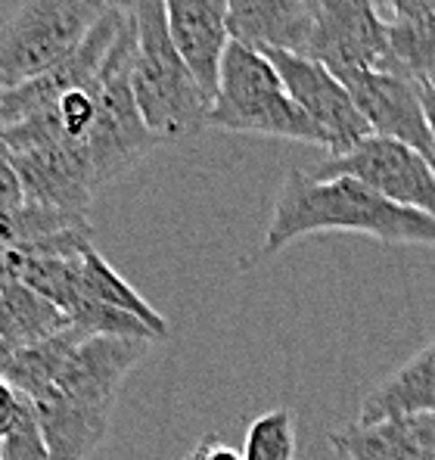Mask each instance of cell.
I'll list each match as a JSON object with an SVG mask.
<instances>
[{"label":"cell","instance_id":"cell-1","mask_svg":"<svg viewBox=\"0 0 435 460\" xmlns=\"http://www.w3.org/2000/svg\"><path fill=\"white\" fill-rule=\"evenodd\" d=\"M324 230H349L392 246H435V218L430 215L398 206L355 178H315L305 168H292L277 190L271 225L249 265Z\"/></svg>","mask_w":435,"mask_h":460},{"label":"cell","instance_id":"cell-2","mask_svg":"<svg viewBox=\"0 0 435 460\" xmlns=\"http://www.w3.org/2000/svg\"><path fill=\"white\" fill-rule=\"evenodd\" d=\"M146 340L87 336L59 376L29 398L38 411L50 460H87L109 432V417L125 376L149 351Z\"/></svg>","mask_w":435,"mask_h":460},{"label":"cell","instance_id":"cell-3","mask_svg":"<svg viewBox=\"0 0 435 460\" xmlns=\"http://www.w3.org/2000/svg\"><path fill=\"white\" fill-rule=\"evenodd\" d=\"M134 97L149 131L165 140H183L209 128L212 97L183 63L168 31L162 0H134Z\"/></svg>","mask_w":435,"mask_h":460},{"label":"cell","instance_id":"cell-4","mask_svg":"<svg viewBox=\"0 0 435 460\" xmlns=\"http://www.w3.org/2000/svg\"><path fill=\"white\" fill-rule=\"evenodd\" d=\"M209 128L302 140V144H315L326 150L321 128L289 97L274 63L240 40H230L227 53H224Z\"/></svg>","mask_w":435,"mask_h":460},{"label":"cell","instance_id":"cell-5","mask_svg":"<svg viewBox=\"0 0 435 460\" xmlns=\"http://www.w3.org/2000/svg\"><path fill=\"white\" fill-rule=\"evenodd\" d=\"M106 10L103 0H22L0 25V87L13 91L66 63Z\"/></svg>","mask_w":435,"mask_h":460},{"label":"cell","instance_id":"cell-6","mask_svg":"<svg viewBox=\"0 0 435 460\" xmlns=\"http://www.w3.org/2000/svg\"><path fill=\"white\" fill-rule=\"evenodd\" d=\"M134 47H138V25H134L131 4V13L97 78V115H93L87 150H91L100 187L119 181L153 146H159V137L146 128L134 97Z\"/></svg>","mask_w":435,"mask_h":460},{"label":"cell","instance_id":"cell-7","mask_svg":"<svg viewBox=\"0 0 435 460\" xmlns=\"http://www.w3.org/2000/svg\"><path fill=\"white\" fill-rule=\"evenodd\" d=\"M308 59L326 66L339 81L355 72H395L389 22L377 0H308Z\"/></svg>","mask_w":435,"mask_h":460},{"label":"cell","instance_id":"cell-8","mask_svg":"<svg viewBox=\"0 0 435 460\" xmlns=\"http://www.w3.org/2000/svg\"><path fill=\"white\" fill-rule=\"evenodd\" d=\"M315 178H355L386 199L435 218V168L417 150L386 137H367L355 150L326 155L311 168Z\"/></svg>","mask_w":435,"mask_h":460},{"label":"cell","instance_id":"cell-9","mask_svg":"<svg viewBox=\"0 0 435 460\" xmlns=\"http://www.w3.org/2000/svg\"><path fill=\"white\" fill-rule=\"evenodd\" d=\"M264 57L274 63L289 97L321 128V134L326 137V155H342L355 150L358 144H364L367 137H373L370 125L355 106L349 87L326 66L287 50H264Z\"/></svg>","mask_w":435,"mask_h":460},{"label":"cell","instance_id":"cell-10","mask_svg":"<svg viewBox=\"0 0 435 460\" xmlns=\"http://www.w3.org/2000/svg\"><path fill=\"white\" fill-rule=\"evenodd\" d=\"M377 137L398 140L435 168V137L423 103V81L398 72H355L342 78Z\"/></svg>","mask_w":435,"mask_h":460},{"label":"cell","instance_id":"cell-11","mask_svg":"<svg viewBox=\"0 0 435 460\" xmlns=\"http://www.w3.org/2000/svg\"><path fill=\"white\" fill-rule=\"evenodd\" d=\"M10 159L19 174V184H22L25 202H38V206L87 218L93 193L100 190L87 144L53 140V144L10 153Z\"/></svg>","mask_w":435,"mask_h":460},{"label":"cell","instance_id":"cell-12","mask_svg":"<svg viewBox=\"0 0 435 460\" xmlns=\"http://www.w3.org/2000/svg\"><path fill=\"white\" fill-rule=\"evenodd\" d=\"M172 40L190 72L212 97L230 47V0H162Z\"/></svg>","mask_w":435,"mask_h":460},{"label":"cell","instance_id":"cell-13","mask_svg":"<svg viewBox=\"0 0 435 460\" xmlns=\"http://www.w3.org/2000/svg\"><path fill=\"white\" fill-rule=\"evenodd\" d=\"M230 40L253 50L305 57L311 40L308 0H230Z\"/></svg>","mask_w":435,"mask_h":460},{"label":"cell","instance_id":"cell-14","mask_svg":"<svg viewBox=\"0 0 435 460\" xmlns=\"http://www.w3.org/2000/svg\"><path fill=\"white\" fill-rule=\"evenodd\" d=\"M330 445L349 460H435V414L383 423H349L330 432Z\"/></svg>","mask_w":435,"mask_h":460},{"label":"cell","instance_id":"cell-15","mask_svg":"<svg viewBox=\"0 0 435 460\" xmlns=\"http://www.w3.org/2000/svg\"><path fill=\"white\" fill-rule=\"evenodd\" d=\"M435 414V340L364 395L358 423Z\"/></svg>","mask_w":435,"mask_h":460},{"label":"cell","instance_id":"cell-16","mask_svg":"<svg viewBox=\"0 0 435 460\" xmlns=\"http://www.w3.org/2000/svg\"><path fill=\"white\" fill-rule=\"evenodd\" d=\"M87 340V333L81 327H66L59 333L47 336L35 345H25L13 355L10 367H6L4 380L25 398H38L53 380L59 376V370L66 367V361L72 358V351Z\"/></svg>","mask_w":435,"mask_h":460},{"label":"cell","instance_id":"cell-17","mask_svg":"<svg viewBox=\"0 0 435 460\" xmlns=\"http://www.w3.org/2000/svg\"><path fill=\"white\" fill-rule=\"evenodd\" d=\"M78 274H81V296L84 302H97V305H109V308H119V311H128L134 314L138 321H144L155 336H165L168 333V323L165 317L159 314L125 277L119 274L97 249H87L81 255V265H78Z\"/></svg>","mask_w":435,"mask_h":460},{"label":"cell","instance_id":"cell-18","mask_svg":"<svg viewBox=\"0 0 435 460\" xmlns=\"http://www.w3.org/2000/svg\"><path fill=\"white\" fill-rule=\"evenodd\" d=\"M66 327H72L69 314L47 302L44 296H38L35 289L10 287L6 293H0V336L16 351Z\"/></svg>","mask_w":435,"mask_h":460},{"label":"cell","instance_id":"cell-19","mask_svg":"<svg viewBox=\"0 0 435 460\" xmlns=\"http://www.w3.org/2000/svg\"><path fill=\"white\" fill-rule=\"evenodd\" d=\"M87 218L81 215L59 212V208H47L38 202H19L10 212H0V252H13V249L38 246V243L59 236L66 230L84 227Z\"/></svg>","mask_w":435,"mask_h":460},{"label":"cell","instance_id":"cell-20","mask_svg":"<svg viewBox=\"0 0 435 460\" xmlns=\"http://www.w3.org/2000/svg\"><path fill=\"white\" fill-rule=\"evenodd\" d=\"M389 47L398 75L430 81L435 75V6L389 22Z\"/></svg>","mask_w":435,"mask_h":460},{"label":"cell","instance_id":"cell-21","mask_svg":"<svg viewBox=\"0 0 435 460\" xmlns=\"http://www.w3.org/2000/svg\"><path fill=\"white\" fill-rule=\"evenodd\" d=\"M246 460H292L296 457V423L287 408H274L255 417L243 438Z\"/></svg>","mask_w":435,"mask_h":460},{"label":"cell","instance_id":"cell-22","mask_svg":"<svg viewBox=\"0 0 435 460\" xmlns=\"http://www.w3.org/2000/svg\"><path fill=\"white\" fill-rule=\"evenodd\" d=\"M4 460H50V448H47L38 411L29 398H25L16 426H13L10 436L4 438Z\"/></svg>","mask_w":435,"mask_h":460},{"label":"cell","instance_id":"cell-23","mask_svg":"<svg viewBox=\"0 0 435 460\" xmlns=\"http://www.w3.org/2000/svg\"><path fill=\"white\" fill-rule=\"evenodd\" d=\"M19 202H25L22 184H19V174H16V168H13L10 150H6L4 140H0V212H10Z\"/></svg>","mask_w":435,"mask_h":460},{"label":"cell","instance_id":"cell-24","mask_svg":"<svg viewBox=\"0 0 435 460\" xmlns=\"http://www.w3.org/2000/svg\"><path fill=\"white\" fill-rule=\"evenodd\" d=\"M22 404H25V395H19V392L0 376V442H4L13 426H16L19 414H22Z\"/></svg>","mask_w":435,"mask_h":460},{"label":"cell","instance_id":"cell-25","mask_svg":"<svg viewBox=\"0 0 435 460\" xmlns=\"http://www.w3.org/2000/svg\"><path fill=\"white\" fill-rule=\"evenodd\" d=\"M435 0H377V10L383 13L386 22H395V19L420 16V13L432 10Z\"/></svg>","mask_w":435,"mask_h":460},{"label":"cell","instance_id":"cell-26","mask_svg":"<svg viewBox=\"0 0 435 460\" xmlns=\"http://www.w3.org/2000/svg\"><path fill=\"white\" fill-rule=\"evenodd\" d=\"M193 460H246L243 451H236L234 445L218 442V438H206L200 442V448L193 451Z\"/></svg>","mask_w":435,"mask_h":460},{"label":"cell","instance_id":"cell-27","mask_svg":"<svg viewBox=\"0 0 435 460\" xmlns=\"http://www.w3.org/2000/svg\"><path fill=\"white\" fill-rule=\"evenodd\" d=\"M423 103H426V115H430V128H432V137H435V91L430 81H423Z\"/></svg>","mask_w":435,"mask_h":460},{"label":"cell","instance_id":"cell-28","mask_svg":"<svg viewBox=\"0 0 435 460\" xmlns=\"http://www.w3.org/2000/svg\"><path fill=\"white\" fill-rule=\"evenodd\" d=\"M13 355H16V349H13L10 342L0 336V376L6 374V367H10V361H13Z\"/></svg>","mask_w":435,"mask_h":460},{"label":"cell","instance_id":"cell-29","mask_svg":"<svg viewBox=\"0 0 435 460\" xmlns=\"http://www.w3.org/2000/svg\"><path fill=\"white\" fill-rule=\"evenodd\" d=\"M103 4H109V6H131L134 0H103Z\"/></svg>","mask_w":435,"mask_h":460},{"label":"cell","instance_id":"cell-30","mask_svg":"<svg viewBox=\"0 0 435 460\" xmlns=\"http://www.w3.org/2000/svg\"><path fill=\"white\" fill-rule=\"evenodd\" d=\"M0 460H4V442H0Z\"/></svg>","mask_w":435,"mask_h":460},{"label":"cell","instance_id":"cell-31","mask_svg":"<svg viewBox=\"0 0 435 460\" xmlns=\"http://www.w3.org/2000/svg\"><path fill=\"white\" fill-rule=\"evenodd\" d=\"M430 84H432V91H435V75H432V78H430Z\"/></svg>","mask_w":435,"mask_h":460},{"label":"cell","instance_id":"cell-32","mask_svg":"<svg viewBox=\"0 0 435 460\" xmlns=\"http://www.w3.org/2000/svg\"><path fill=\"white\" fill-rule=\"evenodd\" d=\"M0 100H4V87H0Z\"/></svg>","mask_w":435,"mask_h":460},{"label":"cell","instance_id":"cell-33","mask_svg":"<svg viewBox=\"0 0 435 460\" xmlns=\"http://www.w3.org/2000/svg\"><path fill=\"white\" fill-rule=\"evenodd\" d=\"M187 460H193V455H190V457H187Z\"/></svg>","mask_w":435,"mask_h":460}]
</instances>
